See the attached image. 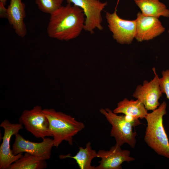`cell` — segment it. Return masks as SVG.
I'll list each match as a JSON object with an SVG mask.
<instances>
[{
  "label": "cell",
  "instance_id": "7402d4cb",
  "mask_svg": "<svg viewBox=\"0 0 169 169\" xmlns=\"http://www.w3.org/2000/svg\"><path fill=\"white\" fill-rule=\"evenodd\" d=\"M168 33L169 34V30L168 31Z\"/></svg>",
  "mask_w": 169,
  "mask_h": 169
},
{
  "label": "cell",
  "instance_id": "8992f818",
  "mask_svg": "<svg viewBox=\"0 0 169 169\" xmlns=\"http://www.w3.org/2000/svg\"><path fill=\"white\" fill-rule=\"evenodd\" d=\"M19 122L37 138L52 136L49 120L41 106L37 105L30 110H25L19 119Z\"/></svg>",
  "mask_w": 169,
  "mask_h": 169
},
{
  "label": "cell",
  "instance_id": "9a60e30c",
  "mask_svg": "<svg viewBox=\"0 0 169 169\" xmlns=\"http://www.w3.org/2000/svg\"><path fill=\"white\" fill-rule=\"evenodd\" d=\"M136 4L146 16L159 18L161 16L169 17V9L159 0H134Z\"/></svg>",
  "mask_w": 169,
  "mask_h": 169
},
{
  "label": "cell",
  "instance_id": "44dd1931",
  "mask_svg": "<svg viewBox=\"0 0 169 169\" xmlns=\"http://www.w3.org/2000/svg\"><path fill=\"white\" fill-rule=\"evenodd\" d=\"M7 0H0V2L3 3L4 5H5Z\"/></svg>",
  "mask_w": 169,
  "mask_h": 169
},
{
  "label": "cell",
  "instance_id": "2e32d148",
  "mask_svg": "<svg viewBox=\"0 0 169 169\" xmlns=\"http://www.w3.org/2000/svg\"><path fill=\"white\" fill-rule=\"evenodd\" d=\"M91 145V142H89L85 148L79 147L78 152L74 156L69 154L60 155L59 157L61 159L70 158L74 159L80 169H95V166H91V164L93 158L97 157V152L92 149Z\"/></svg>",
  "mask_w": 169,
  "mask_h": 169
},
{
  "label": "cell",
  "instance_id": "ac0fdd59",
  "mask_svg": "<svg viewBox=\"0 0 169 169\" xmlns=\"http://www.w3.org/2000/svg\"><path fill=\"white\" fill-rule=\"evenodd\" d=\"M63 1V0H35L41 11L50 14L61 7Z\"/></svg>",
  "mask_w": 169,
  "mask_h": 169
},
{
  "label": "cell",
  "instance_id": "7a4b0ae2",
  "mask_svg": "<svg viewBox=\"0 0 169 169\" xmlns=\"http://www.w3.org/2000/svg\"><path fill=\"white\" fill-rule=\"evenodd\" d=\"M167 104L163 101L145 118L147 126L144 140L157 154L169 158V141L163 125V118L166 115Z\"/></svg>",
  "mask_w": 169,
  "mask_h": 169
},
{
  "label": "cell",
  "instance_id": "ffe728a7",
  "mask_svg": "<svg viewBox=\"0 0 169 169\" xmlns=\"http://www.w3.org/2000/svg\"><path fill=\"white\" fill-rule=\"evenodd\" d=\"M3 3L0 2V17L7 18V9Z\"/></svg>",
  "mask_w": 169,
  "mask_h": 169
},
{
  "label": "cell",
  "instance_id": "277c9868",
  "mask_svg": "<svg viewBox=\"0 0 169 169\" xmlns=\"http://www.w3.org/2000/svg\"><path fill=\"white\" fill-rule=\"evenodd\" d=\"M100 111L112 126L110 134L115 139V145L121 146L124 144L127 143L134 148L137 134L135 131H133L134 127L125 120V115H118L108 108H101Z\"/></svg>",
  "mask_w": 169,
  "mask_h": 169
},
{
  "label": "cell",
  "instance_id": "9c48e42d",
  "mask_svg": "<svg viewBox=\"0 0 169 169\" xmlns=\"http://www.w3.org/2000/svg\"><path fill=\"white\" fill-rule=\"evenodd\" d=\"M152 70L155 74L150 81L145 80L142 84L138 85L132 96L141 101L146 109L153 110L160 105L159 100L162 95L159 83V78L156 72L155 68Z\"/></svg>",
  "mask_w": 169,
  "mask_h": 169
},
{
  "label": "cell",
  "instance_id": "ba28073f",
  "mask_svg": "<svg viewBox=\"0 0 169 169\" xmlns=\"http://www.w3.org/2000/svg\"><path fill=\"white\" fill-rule=\"evenodd\" d=\"M15 136L12 149L14 155L27 152L46 160L50 158L54 146L53 139L46 137L41 142H35L25 139L18 133Z\"/></svg>",
  "mask_w": 169,
  "mask_h": 169
},
{
  "label": "cell",
  "instance_id": "5b68a950",
  "mask_svg": "<svg viewBox=\"0 0 169 169\" xmlns=\"http://www.w3.org/2000/svg\"><path fill=\"white\" fill-rule=\"evenodd\" d=\"M119 1V0H118L113 13L106 12L105 18L113 39L119 44H129L136 35V20L124 19L118 16L117 8Z\"/></svg>",
  "mask_w": 169,
  "mask_h": 169
},
{
  "label": "cell",
  "instance_id": "d6986e66",
  "mask_svg": "<svg viewBox=\"0 0 169 169\" xmlns=\"http://www.w3.org/2000/svg\"><path fill=\"white\" fill-rule=\"evenodd\" d=\"M161 75L159 78L160 89L162 93L166 95L169 100V69L162 71Z\"/></svg>",
  "mask_w": 169,
  "mask_h": 169
},
{
  "label": "cell",
  "instance_id": "3957f363",
  "mask_svg": "<svg viewBox=\"0 0 169 169\" xmlns=\"http://www.w3.org/2000/svg\"><path fill=\"white\" fill-rule=\"evenodd\" d=\"M43 112L49 122L54 146L58 147L63 141L72 145L73 137L85 127L83 122L54 109H43Z\"/></svg>",
  "mask_w": 169,
  "mask_h": 169
},
{
  "label": "cell",
  "instance_id": "4fadbf2b",
  "mask_svg": "<svg viewBox=\"0 0 169 169\" xmlns=\"http://www.w3.org/2000/svg\"><path fill=\"white\" fill-rule=\"evenodd\" d=\"M25 5L22 0H10L7 9L8 22L16 33L23 38L27 34V30L24 19L26 17Z\"/></svg>",
  "mask_w": 169,
  "mask_h": 169
},
{
  "label": "cell",
  "instance_id": "e0dca14e",
  "mask_svg": "<svg viewBox=\"0 0 169 169\" xmlns=\"http://www.w3.org/2000/svg\"><path fill=\"white\" fill-rule=\"evenodd\" d=\"M47 167L46 160L25 152L8 169H44Z\"/></svg>",
  "mask_w": 169,
  "mask_h": 169
},
{
  "label": "cell",
  "instance_id": "8fae6325",
  "mask_svg": "<svg viewBox=\"0 0 169 169\" xmlns=\"http://www.w3.org/2000/svg\"><path fill=\"white\" fill-rule=\"evenodd\" d=\"M136 33L135 38L141 42L153 39L163 33L165 28L158 18L143 15L141 12L137 14Z\"/></svg>",
  "mask_w": 169,
  "mask_h": 169
},
{
  "label": "cell",
  "instance_id": "5bb4252c",
  "mask_svg": "<svg viewBox=\"0 0 169 169\" xmlns=\"http://www.w3.org/2000/svg\"><path fill=\"white\" fill-rule=\"evenodd\" d=\"M148 110L139 100H129L125 98L117 103L113 112L116 114L122 113L138 119L145 118Z\"/></svg>",
  "mask_w": 169,
  "mask_h": 169
},
{
  "label": "cell",
  "instance_id": "6da1fadb",
  "mask_svg": "<svg viewBox=\"0 0 169 169\" xmlns=\"http://www.w3.org/2000/svg\"><path fill=\"white\" fill-rule=\"evenodd\" d=\"M85 16L80 8L67 3L50 14L47 31L50 38L68 41L76 38L84 30Z\"/></svg>",
  "mask_w": 169,
  "mask_h": 169
},
{
  "label": "cell",
  "instance_id": "52a82bcc",
  "mask_svg": "<svg viewBox=\"0 0 169 169\" xmlns=\"http://www.w3.org/2000/svg\"><path fill=\"white\" fill-rule=\"evenodd\" d=\"M66 0L67 3H73L83 10L85 16L84 30L93 34L95 29L100 31L103 29L101 12L107 5V2H102L100 0Z\"/></svg>",
  "mask_w": 169,
  "mask_h": 169
},
{
  "label": "cell",
  "instance_id": "30bf717a",
  "mask_svg": "<svg viewBox=\"0 0 169 169\" xmlns=\"http://www.w3.org/2000/svg\"><path fill=\"white\" fill-rule=\"evenodd\" d=\"M4 129L2 142L0 146V169H8L10 166L23 155L20 153L15 155L13 153L10 147V141L12 136L18 133L23 128L20 123H12L9 120H5L0 124Z\"/></svg>",
  "mask_w": 169,
  "mask_h": 169
},
{
  "label": "cell",
  "instance_id": "7c38bea8",
  "mask_svg": "<svg viewBox=\"0 0 169 169\" xmlns=\"http://www.w3.org/2000/svg\"><path fill=\"white\" fill-rule=\"evenodd\" d=\"M97 152V157L101 160L95 169H121V165L123 162L129 163L135 160L130 156V151L122 150L121 146L115 145L109 150H100Z\"/></svg>",
  "mask_w": 169,
  "mask_h": 169
}]
</instances>
